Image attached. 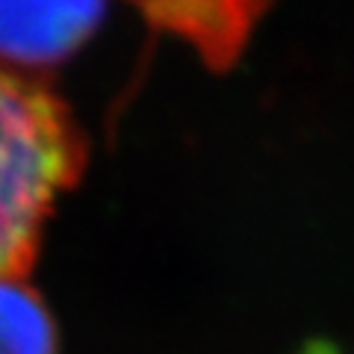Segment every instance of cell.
Listing matches in <instances>:
<instances>
[{
    "label": "cell",
    "instance_id": "1",
    "mask_svg": "<svg viewBox=\"0 0 354 354\" xmlns=\"http://www.w3.org/2000/svg\"><path fill=\"white\" fill-rule=\"evenodd\" d=\"M86 169V136L41 74L0 62V274H27L57 201Z\"/></svg>",
    "mask_w": 354,
    "mask_h": 354
},
{
    "label": "cell",
    "instance_id": "2",
    "mask_svg": "<svg viewBox=\"0 0 354 354\" xmlns=\"http://www.w3.org/2000/svg\"><path fill=\"white\" fill-rule=\"evenodd\" d=\"M109 0H0V62L41 74L95 36Z\"/></svg>",
    "mask_w": 354,
    "mask_h": 354
},
{
    "label": "cell",
    "instance_id": "3",
    "mask_svg": "<svg viewBox=\"0 0 354 354\" xmlns=\"http://www.w3.org/2000/svg\"><path fill=\"white\" fill-rule=\"evenodd\" d=\"M59 334L27 274H0V354H57Z\"/></svg>",
    "mask_w": 354,
    "mask_h": 354
},
{
    "label": "cell",
    "instance_id": "4",
    "mask_svg": "<svg viewBox=\"0 0 354 354\" xmlns=\"http://www.w3.org/2000/svg\"><path fill=\"white\" fill-rule=\"evenodd\" d=\"M263 3L266 0H186V6L204 27L234 41L245 39V30L260 15Z\"/></svg>",
    "mask_w": 354,
    "mask_h": 354
}]
</instances>
